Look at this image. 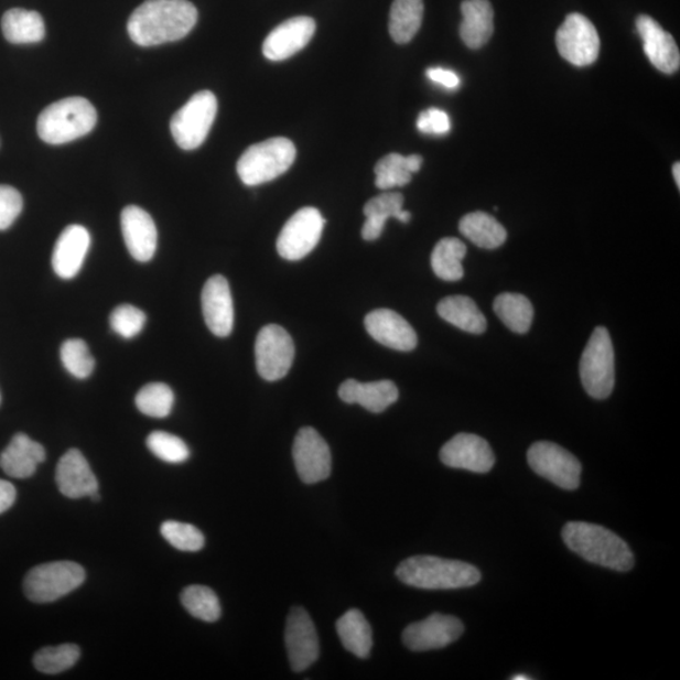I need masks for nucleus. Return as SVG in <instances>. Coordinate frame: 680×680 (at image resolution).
I'll return each mask as SVG.
<instances>
[{"mask_svg": "<svg viewBox=\"0 0 680 680\" xmlns=\"http://www.w3.org/2000/svg\"><path fill=\"white\" fill-rule=\"evenodd\" d=\"M198 21L197 8L188 0H147L129 18L128 32L141 47L180 41Z\"/></svg>", "mask_w": 680, "mask_h": 680, "instance_id": "nucleus-1", "label": "nucleus"}, {"mask_svg": "<svg viewBox=\"0 0 680 680\" xmlns=\"http://www.w3.org/2000/svg\"><path fill=\"white\" fill-rule=\"evenodd\" d=\"M564 544L580 558L614 571L634 568V553L611 529L586 522H570L562 529Z\"/></svg>", "mask_w": 680, "mask_h": 680, "instance_id": "nucleus-2", "label": "nucleus"}, {"mask_svg": "<svg viewBox=\"0 0 680 680\" xmlns=\"http://www.w3.org/2000/svg\"><path fill=\"white\" fill-rule=\"evenodd\" d=\"M396 576L404 585L423 590H453L479 584L482 573L471 563L414 555L403 561L396 570Z\"/></svg>", "mask_w": 680, "mask_h": 680, "instance_id": "nucleus-3", "label": "nucleus"}, {"mask_svg": "<svg viewBox=\"0 0 680 680\" xmlns=\"http://www.w3.org/2000/svg\"><path fill=\"white\" fill-rule=\"evenodd\" d=\"M96 122L93 104L84 97L73 96L47 106L40 115L37 131L47 144L61 145L87 136Z\"/></svg>", "mask_w": 680, "mask_h": 680, "instance_id": "nucleus-4", "label": "nucleus"}, {"mask_svg": "<svg viewBox=\"0 0 680 680\" xmlns=\"http://www.w3.org/2000/svg\"><path fill=\"white\" fill-rule=\"evenodd\" d=\"M296 158L293 141L287 138H272L251 145L238 159L237 173L250 187L277 180L287 173Z\"/></svg>", "mask_w": 680, "mask_h": 680, "instance_id": "nucleus-5", "label": "nucleus"}, {"mask_svg": "<svg viewBox=\"0 0 680 680\" xmlns=\"http://www.w3.org/2000/svg\"><path fill=\"white\" fill-rule=\"evenodd\" d=\"M580 376L585 391L596 400H605L615 386V353L611 334L598 326L582 353Z\"/></svg>", "mask_w": 680, "mask_h": 680, "instance_id": "nucleus-6", "label": "nucleus"}, {"mask_svg": "<svg viewBox=\"0 0 680 680\" xmlns=\"http://www.w3.org/2000/svg\"><path fill=\"white\" fill-rule=\"evenodd\" d=\"M85 579V570L76 562L42 563L26 573L24 593L32 603L48 604L73 593Z\"/></svg>", "mask_w": 680, "mask_h": 680, "instance_id": "nucleus-7", "label": "nucleus"}, {"mask_svg": "<svg viewBox=\"0 0 680 680\" xmlns=\"http://www.w3.org/2000/svg\"><path fill=\"white\" fill-rule=\"evenodd\" d=\"M218 102L214 93L201 91L191 97V100L174 114L171 121V131L175 140L184 150L199 148L214 126Z\"/></svg>", "mask_w": 680, "mask_h": 680, "instance_id": "nucleus-8", "label": "nucleus"}, {"mask_svg": "<svg viewBox=\"0 0 680 680\" xmlns=\"http://www.w3.org/2000/svg\"><path fill=\"white\" fill-rule=\"evenodd\" d=\"M531 469L564 490L580 487L582 465L566 449L550 441H538L528 450Z\"/></svg>", "mask_w": 680, "mask_h": 680, "instance_id": "nucleus-9", "label": "nucleus"}, {"mask_svg": "<svg viewBox=\"0 0 680 680\" xmlns=\"http://www.w3.org/2000/svg\"><path fill=\"white\" fill-rule=\"evenodd\" d=\"M255 355L259 375L265 381L276 382L284 378L293 366L294 342L282 326L270 324L259 332Z\"/></svg>", "mask_w": 680, "mask_h": 680, "instance_id": "nucleus-10", "label": "nucleus"}, {"mask_svg": "<svg viewBox=\"0 0 680 680\" xmlns=\"http://www.w3.org/2000/svg\"><path fill=\"white\" fill-rule=\"evenodd\" d=\"M325 219L320 209L305 207L290 217L278 238V252L282 259L299 261L320 244Z\"/></svg>", "mask_w": 680, "mask_h": 680, "instance_id": "nucleus-11", "label": "nucleus"}, {"mask_svg": "<svg viewBox=\"0 0 680 680\" xmlns=\"http://www.w3.org/2000/svg\"><path fill=\"white\" fill-rule=\"evenodd\" d=\"M560 55L570 64L593 65L600 53V37L595 25L585 15H568L555 35Z\"/></svg>", "mask_w": 680, "mask_h": 680, "instance_id": "nucleus-12", "label": "nucleus"}, {"mask_svg": "<svg viewBox=\"0 0 680 680\" xmlns=\"http://www.w3.org/2000/svg\"><path fill=\"white\" fill-rule=\"evenodd\" d=\"M293 457L299 478L305 484H315L330 478L331 449L315 429L304 428L298 432Z\"/></svg>", "mask_w": 680, "mask_h": 680, "instance_id": "nucleus-13", "label": "nucleus"}, {"mask_svg": "<svg viewBox=\"0 0 680 680\" xmlns=\"http://www.w3.org/2000/svg\"><path fill=\"white\" fill-rule=\"evenodd\" d=\"M285 646L294 672H304L320 658V638L312 617L303 607H294L288 616Z\"/></svg>", "mask_w": 680, "mask_h": 680, "instance_id": "nucleus-14", "label": "nucleus"}, {"mask_svg": "<svg viewBox=\"0 0 680 680\" xmlns=\"http://www.w3.org/2000/svg\"><path fill=\"white\" fill-rule=\"evenodd\" d=\"M464 624L455 616L432 614L404 629L402 640L412 651L443 649L462 637Z\"/></svg>", "mask_w": 680, "mask_h": 680, "instance_id": "nucleus-15", "label": "nucleus"}, {"mask_svg": "<svg viewBox=\"0 0 680 680\" xmlns=\"http://www.w3.org/2000/svg\"><path fill=\"white\" fill-rule=\"evenodd\" d=\"M443 464L454 469L485 474L493 469L496 456L487 440L474 434H457L441 449Z\"/></svg>", "mask_w": 680, "mask_h": 680, "instance_id": "nucleus-16", "label": "nucleus"}, {"mask_svg": "<svg viewBox=\"0 0 680 680\" xmlns=\"http://www.w3.org/2000/svg\"><path fill=\"white\" fill-rule=\"evenodd\" d=\"M202 312L208 330L219 338L233 333L235 311L231 290L223 276L207 280L202 290Z\"/></svg>", "mask_w": 680, "mask_h": 680, "instance_id": "nucleus-17", "label": "nucleus"}, {"mask_svg": "<svg viewBox=\"0 0 680 680\" xmlns=\"http://www.w3.org/2000/svg\"><path fill=\"white\" fill-rule=\"evenodd\" d=\"M316 30L313 18H290L270 32L263 42V56L270 61H284L302 51L312 41Z\"/></svg>", "mask_w": 680, "mask_h": 680, "instance_id": "nucleus-18", "label": "nucleus"}, {"mask_svg": "<svg viewBox=\"0 0 680 680\" xmlns=\"http://www.w3.org/2000/svg\"><path fill=\"white\" fill-rule=\"evenodd\" d=\"M123 241L132 259L148 262L154 258L158 231L152 216L138 206H128L121 212Z\"/></svg>", "mask_w": 680, "mask_h": 680, "instance_id": "nucleus-19", "label": "nucleus"}, {"mask_svg": "<svg viewBox=\"0 0 680 680\" xmlns=\"http://www.w3.org/2000/svg\"><path fill=\"white\" fill-rule=\"evenodd\" d=\"M365 326L376 342L382 346L410 352L418 346V334L408 321L391 309H377L370 312L365 320Z\"/></svg>", "mask_w": 680, "mask_h": 680, "instance_id": "nucleus-20", "label": "nucleus"}, {"mask_svg": "<svg viewBox=\"0 0 680 680\" xmlns=\"http://www.w3.org/2000/svg\"><path fill=\"white\" fill-rule=\"evenodd\" d=\"M637 30L651 65L663 74L677 73L680 55L673 35L661 29V25L647 14L638 17Z\"/></svg>", "mask_w": 680, "mask_h": 680, "instance_id": "nucleus-21", "label": "nucleus"}, {"mask_svg": "<svg viewBox=\"0 0 680 680\" xmlns=\"http://www.w3.org/2000/svg\"><path fill=\"white\" fill-rule=\"evenodd\" d=\"M91 237L84 226L71 225L62 231L52 255V267L57 277L71 280L78 276L85 262Z\"/></svg>", "mask_w": 680, "mask_h": 680, "instance_id": "nucleus-22", "label": "nucleus"}, {"mask_svg": "<svg viewBox=\"0 0 680 680\" xmlns=\"http://www.w3.org/2000/svg\"><path fill=\"white\" fill-rule=\"evenodd\" d=\"M60 492L71 499L90 497L99 492V483L86 457L77 449H71L60 458L56 469Z\"/></svg>", "mask_w": 680, "mask_h": 680, "instance_id": "nucleus-23", "label": "nucleus"}, {"mask_svg": "<svg viewBox=\"0 0 680 680\" xmlns=\"http://www.w3.org/2000/svg\"><path fill=\"white\" fill-rule=\"evenodd\" d=\"M46 461V450L25 434H15L0 455V467L17 479L30 478L37 466Z\"/></svg>", "mask_w": 680, "mask_h": 680, "instance_id": "nucleus-24", "label": "nucleus"}, {"mask_svg": "<svg viewBox=\"0 0 680 680\" xmlns=\"http://www.w3.org/2000/svg\"><path fill=\"white\" fill-rule=\"evenodd\" d=\"M341 400L349 404H360L367 411L381 413L399 400V388L388 379L384 381L361 384L356 379H347L339 387Z\"/></svg>", "mask_w": 680, "mask_h": 680, "instance_id": "nucleus-25", "label": "nucleus"}, {"mask_svg": "<svg viewBox=\"0 0 680 680\" xmlns=\"http://www.w3.org/2000/svg\"><path fill=\"white\" fill-rule=\"evenodd\" d=\"M401 193H384L369 199L365 206L366 223L361 228V237L366 241H375L382 235L388 219L397 218L402 224L410 223L411 214L403 209Z\"/></svg>", "mask_w": 680, "mask_h": 680, "instance_id": "nucleus-26", "label": "nucleus"}, {"mask_svg": "<svg viewBox=\"0 0 680 680\" xmlns=\"http://www.w3.org/2000/svg\"><path fill=\"white\" fill-rule=\"evenodd\" d=\"M461 37L467 47L478 50L494 32V11L489 0H464Z\"/></svg>", "mask_w": 680, "mask_h": 680, "instance_id": "nucleus-27", "label": "nucleus"}, {"mask_svg": "<svg viewBox=\"0 0 680 680\" xmlns=\"http://www.w3.org/2000/svg\"><path fill=\"white\" fill-rule=\"evenodd\" d=\"M438 313L445 322L466 333L483 334L487 331V320L471 298L447 296L439 303Z\"/></svg>", "mask_w": 680, "mask_h": 680, "instance_id": "nucleus-28", "label": "nucleus"}, {"mask_svg": "<svg viewBox=\"0 0 680 680\" xmlns=\"http://www.w3.org/2000/svg\"><path fill=\"white\" fill-rule=\"evenodd\" d=\"M458 229L467 240L481 249H498L507 241V231L496 218L485 212H473L466 215L458 224Z\"/></svg>", "mask_w": 680, "mask_h": 680, "instance_id": "nucleus-29", "label": "nucleus"}, {"mask_svg": "<svg viewBox=\"0 0 680 680\" xmlns=\"http://www.w3.org/2000/svg\"><path fill=\"white\" fill-rule=\"evenodd\" d=\"M2 31L8 42L13 44L39 43L46 34L40 13L14 8L2 18Z\"/></svg>", "mask_w": 680, "mask_h": 680, "instance_id": "nucleus-30", "label": "nucleus"}, {"mask_svg": "<svg viewBox=\"0 0 680 680\" xmlns=\"http://www.w3.org/2000/svg\"><path fill=\"white\" fill-rule=\"evenodd\" d=\"M422 158L420 155L403 156L401 154H388L376 164V187L391 190L403 187L412 180V174L421 170Z\"/></svg>", "mask_w": 680, "mask_h": 680, "instance_id": "nucleus-31", "label": "nucleus"}, {"mask_svg": "<svg viewBox=\"0 0 680 680\" xmlns=\"http://www.w3.org/2000/svg\"><path fill=\"white\" fill-rule=\"evenodd\" d=\"M337 633L344 648L358 658H367L373 650V629L357 608L344 614L337 622Z\"/></svg>", "mask_w": 680, "mask_h": 680, "instance_id": "nucleus-32", "label": "nucleus"}, {"mask_svg": "<svg viewBox=\"0 0 680 680\" xmlns=\"http://www.w3.org/2000/svg\"><path fill=\"white\" fill-rule=\"evenodd\" d=\"M466 246L455 237L440 240L431 255V267L435 276L445 281H458L464 278L463 260Z\"/></svg>", "mask_w": 680, "mask_h": 680, "instance_id": "nucleus-33", "label": "nucleus"}, {"mask_svg": "<svg viewBox=\"0 0 680 680\" xmlns=\"http://www.w3.org/2000/svg\"><path fill=\"white\" fill-rule=\"evenodd\" d=\"M422 18L423 0H395L388 25L393 41L399 44L412 41L421 29Z\"/></svg>", "mask_w": 680, "mask_h": 680, "instance_id": "nucleus-34", "label": "nucleus"}, {"mask_svg": "<svg viewBox=\"0 0 680 680\" xmlns=\"http://www.w3.org/2000/svg\"><path fill=\"white\" fill-rule=\"evenodd\" d=\"M494 312L507 328L518 334H526L531 330L535 309L525 295L505 293L494 300Z\"/></svg>", "mask_w": 680, "mask_h": 680, "instance_id": "nucleus-35", "label": "nucleus"}, {"mask_svg": "<svg viewBox=\"0 0 680 680\" xmlns=\"http://www.w3.org/2000/svg\"><path fill=\"white\" fill-rule=\"evenodd\" d=\"M182 604L193 617L206 623H215L220 616V605L214 590L193 585L183 590Z\"/></svg>", "mask_w": 680, "mask_h": 680, "instance_id": "nucleus-36", "label": "nucleus"}, {"mask_svg": "<svg viewBox=\"0 0 680 680\" xmlns=\"http://www.w3.org/2000/svg\"><path fill=\"white\" fill-rule=\"evenodd\" d=\"M136 404L138 410L147 417L164 419L170 417L173 410L174 393L172 388L165 384H149L138 392Z\"/></svg>", "mask_w": 680, "mask_h": 680, "instance_id": "nucleus-37", "label": "nucleus"}, {"mask_svg": "<svg viewBox=\"0 0 680 680\" xmlns=\"http://www.w3.org/2000/svg\"><path fill=\"white\" fill-rule=\"evenodd\" d=\"M82 656L75 644H62L58 647H47L35 652L33 665L44 674H60L73 668Z\"/></svg>", "mask_w": 680, "mask_h": 680, "instance_id": "nucleus-38", "label": "nucleus"}, {"mask_svg": "<svg viewBox=\"0 0 680 680\" xmlns=\"http://www.w3.org/2000/svg\"><path fill=\"white\" fill-rule=\"evenodd\" d=\"M60 355L62 365L69 375L78 379H85L93 375L95 359L83 339H67L62 344Z\"/></svg>", "mask_w": 680, "mask_h": 680, "instance_id": "nucleus-39", "label": "nucleus"}, {"mask_svg": "<svg viewBox=\"0 0 680 680\" xmlns=\"http://www.w3.org/2000/svg\"><path fill=\"white\" fill-rule=\"evenodd\" d=\"M147 446L158 458L170 464H182L190 458V449L184 441L165 431H154L147 439Z\"/></svg>", "mask_w": 680, "mask_h": 680, "instance_id": "nucleus-40", "label": "nucleus"}, {"mask_svg": "<svg viewBox=\"0 0 680 680\" xmlns=\"http://www.w3.org/2000/svg\"><path fill=\"white\" fill-rule=\"evenodd\" d=\"M161 533L168 543L183 552H198L205 546V536L198 528L188 524L168 520L162 525Z\"/></svg>", "mask_w": 680, "mask_h": 680, "instance_id": "nucleus-41", "label": "nucleus"}, {"mask_svg": "<svg viewBox=\"0 0 680 680\" xmlns=\"http://www.w3.org/2000/svg\"><path fill=\"white\" fill-rule=\"evenodd\" d=\"M145 323L144 312L129 304L115 307L110 314L111 330L123 339L136 338L144 330Z\"/></svg>", "mask_w": 680, "mask_h": 680, "instance_id": "nucleus-42", "label": "nucleus"}, {"mask_svg": "<svg viewBox=\"0 0 680 680\" xmlns=\"http://www.w3.org/2000/svg\"><path fill=\"white\" fill-rule=\"evenodd\" d=\"M23 209L21 193L11 185H0V231L11 227Z\"/></svg>", "mask_w": 680, "mask_h": 680, "instance_id": "nucleus-43", "label": "nucleus"}, {"mask_svg": "<svg viewBox=\"0 0 680 680\" xmlns=\"http://www.w3.org/2000/svg\"><path fill=\"white\" fill-rule=\"evenodd\" d=\"M418 129L423 134L445 136L452 129V121L444 110L431 108L420 114Z\"/></svg>", "mask_w": 680, "mask_h": 680, "instance_id": "nucleus-44", "label": "nucleus"}, {"mask_svg": "<svg viewBox=\"0 0 680 680\" xmlns=\"http://www.w3.org/2000/svg\"><path fill=\"white\" fill-rule=\"evenodd\" d=\"M427 76L431 79L432 83L441 85L449 90H455L458 86H461V77L454 73L452 69L443 68V67H431L427 71Z\"/></svg>", "mask_w": 680, "mask_h": 680, "instance_id": "nucleus-45", "label": "nucleus"}, {"mask_svg": "<svg viewBox=\"0 0 680 680\" xmlns=\"http://www.w3.org/2000/svg\"><path fill=\"white\" fill-rule=\"evenodd\" d=\"M17 490L13 484L0 479V515L4 514L14 505Z\"/></svg>", "mask_w": 680, "mask_h": 680, "instance_id": "nucleus-46", "label": "nucleus"}, {"mask_svg": "<svg viewBox=\"0 0 680 680\" xmlns=\"http://www.w3.org/2000/svg\"><path fill=\"white\" fill-rule=\"evenodd\" d=\"M673 174H674V180L677 182L678 187H680V165L679 163H676L673 165Z\"/></svg>", "mask_w": 680, "mask_h": 680, "instance_id": "nucleus-47", "label": "nucleus"}, {"mask_svg": "<svg viewBox=\"0 0 680 680\" xmlns=\"http://www.w3.org/2000/svg\"><path fill=\"white\" fill-rule=\"evenodd\" d=\"M511 679H514V680H528V679H531V678H529L527 676H524V674H518V676L511 677Z\"/></svg>", "mask_w": 680, "mask_h": 680, "instance_id": "nucleus-48", "label": "nucleus"}, {"mask_svg": "<svg viewBox=\"0 0 680 680\" xmlns=\"http://www.w3.org/2000/svg\"><path fill=\"white\" fill-rule=\"evenodd\" d=\"M0 401H2V397H0Z\"/></svg>", "mask_w": 680, "mask_h": 680, "instance_id": "nucleus-49", "label": "nucleus"}]
</instances>
